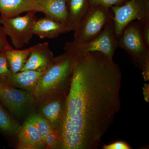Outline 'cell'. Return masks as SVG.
Here are the masks:
<instances>
[{"label":"cell","instance_id":"1","mask_svg":"<svg viewBox=\"0 0 149 149\" xmlns=\"http://www.w3.org/2000/svg\"><path fill=\"white\" fill-rule=\"evenodd\" d=\"M122 72L101 53L78 54L60 130V149H97L120 111Z\"/></svg>","mask_w":149,"mask_h":149},{"label":"cell","instance_id":"2","mask_svg":"<svg viewBox=\"0 0 149 149\" xmlns=\"http://www.w3.org/2000/svg\"><path fill=\"white\" fill-rule=\"evenodd\" d=\"M77 55L78 54L65 51L64 53L54 57L33 92L37 102L51 96L67 95Z\"/></svg>","mask_w":149,"mask_h":149},{"label":"cell","instance_id":"3","mask_svg":"<svg viewBox=\"0 0 149 149\" xmlns=\"http://www.w3.org/2000/svg\"><path fill=\"white\" fill-rule=\"evenodd\" d=\"M118 47L129 54L136 67L142 70L145 81L149 80V46L144 40L141 24L133 21L120 37Z\"/></svg>","mask_w":149,"mask_h":149},{"label":"cell","instance_id":"4","mask_svg":"<svg viewBox=\"0 0 149 149\" xmlns=\"http://www.w3.org/2000/svg\"><path fill=\"white\" fill-rule=\"evenodd\" d=\"M109 8L102 6H90L73 31L72 42L81 44L95 38L113 19Z\"/></svg>","mask_w":149,"mask_h":149},{"label":"cell","instance_id":"5","mask_svg":"<svg viewBox=\"0 0 149 149\" xmlns=\"http://www.w3.org/2000/svg\"><path fill=\"white\" fill-rule=\"evenodd\" d=\"M0 103L12 115L22 119L33 112L37 101L33 93L0 82Z\"/></svg>","mask_w":149,"mask_h":149},{"label":"cell","instance_id":"6","mask_svg":"<svg viewBox=\"0 0 149 149\" xmlns=\"http://www.w3.org/2000/svg\"><path fill=\"white\" fill-rule=\"evenodd\" d=\"M118 41L115 34L113 19L107 24L101 33L95 38L86 42L76 44L72 42L65 43L64 50L76 54L97 52L113 59Z\"/></svg>","mask_w":149,"mask_h":149},{"label":"cell","instance_id":"7","mask_svg":"<svg viewBox=\"0 0 149 149\" xmlns=\"http://www.w3.org/2000/svg\"><path fill=\"white\" fill-rule=\"evenodd\" d=\"M111 8L114 14L113 20L117 38L134 20H138L140 23L149 21V0H128L122 5L113 6Z\"/></svg>","mask_w":149,"mask_h":149},{"label":"cell","instance_id":"8","mask_svg":"<svg viewBox=\"0 0 149 149\" xmlns=\"http://www.w3.org/2000/svg\"><path fill=\"white\" fill-rule=\"evenodd\" d=\"M31 11L24 16H17L10 19L3 18L0 17V24L7 35L10 37L12 43L16 49L22 48L29 44L34 35L32 28L37 19L35 14Z\"/></svg>","mask_w":149,"mask_h":149},{"label":"cell","instance_id":"9","mask_svg":"<svg viewBox=\"0 0 149 149\" xmlns=\"http://www.w3.org/2000/svg\"><path fill=\"white\" fill-rule=\"evenodd\" d=\"M67 95L51 96L40 102L37 113L45 118L54 130L59 133L65 111Z\"/></svg>","mask_w":149,"mask_h":149},{"label":"cell","instance_id":"10","mask_svg":"<svg viewBox=\"0 0 149 149\" xmlns=\"http://www.w3.org/2000/svg\"><path fill=\"white\" fill-rule=\"evenodd\" d=\"M32 47L30 55L21 71L34 70L45 72L54 58L49 43H40Z\"/></svg>","mask_w":149,"mask_h":149},{"label":"cell","instance_id":"11","mask_svg":"<svg viewBox=\"0 0 149 149\" xmlns=\"http://www.w3.org/2000/svg\"><path fill=\"white\" fill-rule=\"evenodd\" d=\"M42 9L36 0H0L1 17L10 19L24 12H42Z\"/></svg>","mask_w":149,"mask_h":149},{"label":"cell","instance_id":"12","mask_svg":"<svg viewBox=\"0 0 149 149\" xmlns=\"http://www.w3.org/2000/svg\"><path fill=\"white\" fill-rule=\"evenodd\" d=\"M70 31L68 25L46 16L37 19L32 28L33 34L41 39H53Z\"/></svg>","mask_w":149,"mask_h":149},{"label":"cell","instance_id":"13","mask_svg":"<svg viewBox=\"0 0 149 149\" xmlns=\"http://www.w3.org/2000/svg\"><path fill=\"white\" fill-rule=\"evenodd\" d=\"M16 148L42 149L46 148L45 143L34 126L27 120L21 125L17 135Z\"/></svg>","mask_w":149,"mask_h":149},{"label":"cell","instance_id":"14","mask_svg":"<svg viewBox=\"0 0 149 149\" xmlns=\"http://www.w3.org/2000/svg\"><path fill=\"white\" fill-rule=\"evenodd\" d=\"M44 72L34 70H23L11 74L5 80L0 82L33 93Z\"/></svg>","mask_w":149,"mask_h":149},{"label":"cell","instance_id":"15","mask_svg":"<svg viewBox=\"0 0 149 149\" xmlns=\"http://www.w3.org/2000/svg\"><path fill=\"white\" fill-rule=\"evenodd\" d=\"M42 9L45 16L63 24H68L67 0H36ZM69 27V26H68Z\"/></svg>","mask_w":149,"mask_h":149},{"label":"cell","instance_id":"16","mask_svg":"<svg viewBox=\"0 0 149 149\" xmlns=\"http://www.w3.org/2000/svg\"><path fill=\"white\" fill-rule=\"evenodd\" d=\"M66 5L68 24L71 31H73L90 6L88 0H67Z\"/></svg>","mask_w":149,"mask_h":149},{"label":"cell","instance_id":"17","mask_svg":"<svg viewBox=\"0 0 149 149\" xmlns=\"http://www.w3.org/2000/svg\"><path fill=\"white\" fill-rule=\"evenodd\" d=\"M33 47L23 50L15 49L12 47L4 51L13 74L21 71L27 62Z\"/></svg>","mask_w":149,"mask_h":149},{"label":"cell","instance_id":"18","mask_svg":"<svg viewBox=\"0 0 149 149\" xmlns=\"http://www.w3.org/2000/svg\"><path fill=\"white\" fill-rule=\"evenodd\" d=\"M21 125L0 103V133L9 136H17Z\"/></svg>","mask_w":149,"mask_h":149},{"label":"cell","instance_id":"19","mask_svg":"<svg viewBox=\"0 0 149 149\" xmlns=\"http://www.w3.org/2000/svg\"><path fill=\"white\" fill-rule=\"evenodd\" d=\"M27 120L35 127L44 141L46 136L54 130L45 118L35 111L28 115Z\"/></svg>","mask_w":149,"mask_h":149},{"label":"cell","instance_id":"20","mask_svg":"<svg viewBox=\"0 0 149 149\" xmlns=\"http://www.w3.org/2000/svg\"><path fill=\"white\" fill-rule=\"evenodd\" d=\"M46 148L48 149H60L61 140L59 134L55 130L50 132L44 140Z\"/></svg>","mask_w":149,"mask_h":149},{"label":"cell","instance_id":"21","mask_svg":"<svg viewBox=\"0 0 149 149\" xmlns=\"http://www.w3.org/2000/svg\"><path fill=\"white\" fill-rule=\"evenodd\" d=\"M13 73L4 52H0V81L5 80Z\"/></svg>","mask_w":149,"mask_h":149},{"label":"cell","instance_id":"22","mask_svg":"<svg viewBox=\"0 0 149 149\" xmlns=\"http://www.w3.org/2000/svg\"><path fill=\"white\" fill-rule=\"evenodd\" d=\"M128 0H88L90 6H102L109 8L113 6H120Z\"/></svg>","mask_w":149,"mask_h":149},{"label":"cell","instance_id":"23","mask_svg":"<svg viewBox=\"0 0 149 149\" xmlns=\"http://www.w3.org/2000/svg\"><path fill=\"white\" fill-rule=\"evenodd\" d=\"M6 36L3 28L0 25V52H4L7 49L12 47L7 40Z\"/></svg>","mask_w":149,"mask_h":149},{"label":"cell","instance_id":"24","mask_svg":"<svg viewBox=\"0 0 149 149\" xmlns=\"http://www.w3.org/2000/svg\"><path fill=\"white\" fill-rule=\"evenodd\" d=\"M103 149H130L131 147L125 142L122 141H116L112 143L104 145Z\"/></svg>","mask_w":149,"mask_h":149},{"label":"cell","instance_id":"25","mask_svg":"<svg viewBox=\"0 0 149 149\" xmlns=\"http://www.w3.org/2000/svg\"><path fill=\"white\" fill-rule=\"evenodd\" d=\"M140 24L141 25L143 38L147 45L149 46V21Z\"/></svg>","mask_w":149,"mask_h":149},{"label":"cell","instance_id":"26","mask_svg":"<svg viewBox=\"0 0 149 149\" xmlns=\"http://www.w3.org/2000/svg\"><path fill=\"white\" fill-rule=\"evenodd\" d=\"M144 98L146 102L149 101V84H144L143 87L142 88Z\"/></svg>","mask_w":149,"mask_h":149}]
</instances>
